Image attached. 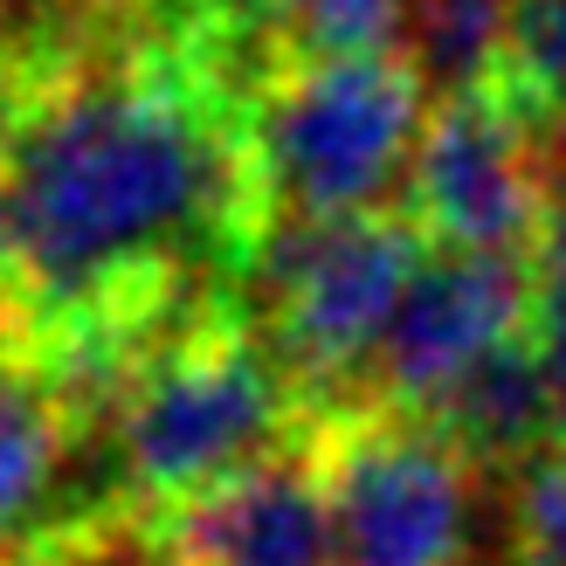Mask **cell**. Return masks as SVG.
<instances>
[{"label": "cell", "instance_id": "10", "mask_svg": "<svg viewBox=\"0 0 566 566\" xmlns=\"http://www.w3.org/2000/svg\"><path fill=\"white\" fill-rule=\"evenodd\" d=\"M421 421H436L476 470L546 463L553 457V401H546V366H539L532 332L497 346L484 366H470Z\"/></svg>", "mask_w": 566, "mask_h": 566}, {"label": "cell", "instance_id": "4", "mask_svg": "<svg viewBox=\"0 0 566 566\" xmlns=\"http://www.w3.org/2000/svg\"><path fill=\"white\" fill-rule=\"evenodd\" d=\"M421 249L429 242L401 208L346 221H276L256 242L242 311L311 408V429L366 401V374Z\"/></svg>", "mask_w": 566, "mask_h": 566}, {"label": "cell", "instance_id": "13", "mask_svg": "<svg viewBox=\"0 0 566 566\" xmlns=\"http://www.w3.org/2000/svg\"><path fill=\"white\" fill-rule=\"evenodd\" d=\"M532 291H539V311H532V318H559L566 325V201H553L539 242H532Z\"/></svg>", "mask_w": 566, "mask_h": 566}, {"label": "cell", "instance_id": "5", "mask_svg": "<svg viewBox=\"0 0 566 566\" xmlns=\"http://www.w3.org/2000/svg\"><path fill=\"white\" fill-rule=\"evenodd\" d=\"M332 566H470L476 463L436 421L346 408L311 429Z\"/></svg>", "mask_w": 566, "mask_h": 566}, {"label": "cell", "instance_id": "7", "mask_svg": "<svg viewBox=\"0 0 566 566\" xmlns=\"http://www.w3.org/2000/svg\"><path fill=\"white\" fill-rule=\"evenodd\" d=\"M132 525L104 442L76 429L49 366L0 332V559L49 566Z\"/></svg>", "mask_w": 566, "mask_h": 566}, {"label": "cell", "instance_id": "8", "mask_svg": "<svg viewBox=\"0 0 566 566\" xmlns=\"http://www.w3.org/2000/svg\"><path fill=\"white\" fill-rule=\"evenodd\" d=\"M532 256H470V249H421L394 325L374 353L359 408L429 415L470 366L532 332Z\"/></svg>", "mask_w": 566, "mask_h": 566}, {"label": "cell", "instance_id": "12", "mask_svg": "<svg viewBox=\"0 0 566 566\" xmlns=\"http://www.w3.org/2000/svg\"><path fill=\"white\" fill-rule=\"evenodd\" d=\"M512 546H518V566H566V457L525 470L512 504Z\"/></svg>", "mask_w": 566, "mask_h": 566}, {"label": "cell", "instance_id": "16", "mask_svg": "<svg viewBox=\"0 0 566 566\" xmlns=\"http://www.w3.org/2000/svg\"><path fill=\"white\" fill-rule=\"evenodd\" d=\"M0 566H28V559H0Z\"/></svg>", "mask_w": 566, "mask_h": 566}, {"label": "cell", "instance_id": "2", "mask_svg": "<svg viewBox=\"0 0 566 566\" xmlns=\"http://www.w3.org/2000/svg\"><path fill=\"white\" fill-rule=\"evenodd\" d=\"M297 442H311V408L235 297L146 353L104 429V457L125 518L153 532Z\"/></svg>", "mask_w": 566, "mask_h": 566}, {"label": "cell", "instance_id": "1", "mask_svg": "<svg viewBox=\"0 0 566 566\" xmlns=\"http://www.w3.org/2000/svg\"><path fill=\"white\" fill-rule=\"evenodd\" d=\"M270 235L242 97L208 55L118 42L35 70L0 138V332L35 359L242 297Z\"/></svg>", "mask_w": 566, "mask_h": 566}, {"label": "cell", "instance_id": "11", "mask_svg": "<svg viewBox=\"0 0 566 566\" xmlns=\"http://www.w3.org/2000/svg\"><path fill=\"white\" fill-rule=\"evenodd\" d=\"M484 83L532 138L566 132V0H518Z\"/></svg>", "mask_w": 566, "mask_h": 566}, {"label": "cell", "instance_id": "3", "mask_svg": "<svg viewBox=\"0 0 566 566\" xmlns=\"http://www.w3.org/2000/svg\"><path fill=\"white\" fill-rule=\"evenodd\" d=\"M421 125L429 76L408 55H297L256 76L242 138L270 229L401 208Z\"/></svg>", "mask_w": 566, "mask_h": 566}, {"label": "cell", "instance_id": "14", "mask_svg": "<svg viewBox=\"0 0 566 566\" xmlns=\"http://www.w3.org/2000/svg\"><path fill=\"white\" fill-rule=\"evenodd\" d=\"M21 91H28V70H21V55L0 42V138H8L14 111H21Z\"/></svg>", "mask_w": 566, "mask_h": 566}, {"label": "cell", "instance_id": "9", "mask_svg": "<svg viewBox=\"0 0 566 566\" xmlns=\"http://www.w3.org/2000/svg\"><path fill=\"white\" fill-rule=\"evenodd\" d=\"M153 539L166 566H332V518L311 442L153 525Z\"/></svg>", "mask_w": 566, "mask_h": 566}, {"label": "cell", "instance_id": "6", "mask_svg": "<svg viewBox=\"0 0 566 566\" xmlns=\"http://www.w3.org/2000/svg\"><path fill=\"white\" fill-rule=\"evenodd\" d=\"M401 214L429 249H470V256H532L553 187L546 159L491 83L442 91L429 104L421 146L408 159Z\"/></svg>", "mask_w": 566, "mask_h": 566}, {"label": "cell", "instance_id": "15", "mask_svg": "<svg viewBox=\"0 0 566 566\" xmlns=\"http://www.w3.org/2000/svg\"><path fill=\"white\" fill-rule=\"evenodd\" d=\"M539 159H546V187H553V201H566V132L539 138Z\"/></svg>", "mask_w": 566, "mask_h": 566}]
</instances>
